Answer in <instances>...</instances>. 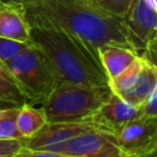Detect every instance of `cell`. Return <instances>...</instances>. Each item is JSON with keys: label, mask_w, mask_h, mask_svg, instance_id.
I'll return each instance as SVG.
<instances>
[{"label": "cell", "mask_w": 157, "mask_h": 157, "mask_svg": "<svg viewBox=\"0 0 157 157\" xmlns=\"http://www.w3.org/2000/svg\"><path fill=\"white\" fill-rule=\"evenodd\" d=\"M20 7L29 26L55 25L81 39L97 55L98 48L105 44L135 50L123 17L107 13L85 0H26Z\"/></svg>", "instance_id": "1"}, {"label": "cell", "mask_w": 157, "mask_h": 157, "mask_svg": "<svg viewBox=\"0 0 157 157\" xmlns=\"http://www.w3.org/2000/svg\"><path fill=\"white\" fill-rule=\"evenodd\" d=\"M31 43L40 50L58 82L86 86H109L99 58L81 39L50 25H31Z\"/></svg>", "instance_id": "2"}, {"label": "cell", "mask_w": 157, "mask_h": 157, "mask_svg": "<svg viewBox=\"0 0 157 157\" xmlns=\"http://www.w3.org/2000/svg\"><path fill=\"white\" fill-rule=\"evenodd\" d=\"M110 93L109 86L59 82L40 108L48 123L86 121Z\"/></svg>", "instance_id": "3"}, {"label": "cell", "mask_w": 157, "mask_h": 157, "mask_svg": "<svg viewBox=\"0 0 157 157\" xmlns=\"http://www.w3.org/2000/svg\"><path fill=\"white\" fill-rule=\"evenodd\" d=\"M2 66L12 76L29 104H42L59 83L44 55L32 43Z\"/></svg>", "instance_id": "4"}, {"label": "cell", "mask_w": 157, "mask_h": 157, "mask_svg": "<svg viewBox=\"0 0 157 157\" xmlns=\"http://www.w3.org/2000/svg\"><path fill=\"white\" fill-rule=\"evenodd\" d=\"M157 85V67L139 56L126 70L109 80L110 90L129 103L140 107Z\"/></svg>", "instance_id": "5"}, {"label": "cell", "mask_w": 157, "mask_h": 157, "mask_svg": "<svg viewBox=\"0 0 157 157\" xmlns=\"http://www.w3.org/2000/svg\"><path fill=\"white\" fill-rule=\"evenodd\" d=\"M64 153L72 157H128L114 134L96 129L69 140Z\"/></svg>", "instance_id": "6"}, {"label": "cell", "mask_w": 157, "mask_h": 157, "mask_svg": "<svg viewBox=\"0 0 157 157\" xmlns=\"http://www.w3.org/2000/svg\"><path fill=\"white\" fill-rule=\"evenodd\" d=\"M139 117H142L140 107L129 103L112 91L109 97L86 121L96 130L115 134L126 123Z\"/></svg>", "instance_id": "7"}, {"label": "cell", "mask_w": 157, "mask_h": 157, "mask_svg": "<svg viewBox=\"0 0 157 157\" xmlns=\"http://www.w3.org/2000/svg\"><path fill=\"white\" fill-rule=\"evenodd\" d=\"M93 129L87 121L77 123H47L36 135L25 139L23 147L64 153L65 146L72 137Z\"/></svg>", "instance_id": "8"}, {"label": "cell", "mask_w": 157, "mask_h": 157, "mask_svg": "<svg viewBox=\"0 0 157 157\" xmlns=\"http://www.w3.org/2000/svg\"><path fill=\"white\" fill-rule=\"evenodd\" d=\"M114 135L128 157H142L156 142L157 118L139 117L126 123Z\"/></svg>", "instance_id": "9"}, {"label": "cell", "mask_w": 157, "mask_h": 157, "mask_svg": "<svg viewBox=\"0 0 157 157\" xmlns=\"http://www.w3.org/2000/svg\"><path fill=\"white\" fill-rule=\"evenodd\" d=\"M123 21L135 50L141 55L144 49L157 38V12L145 0H134Z\"/></svg>", "instance_id": "10"}, {"label": "cell", "mask_w": 157, "mask_h": 157, "mask_svg": "<svg viewBox=\"0 0 157 157\" xmlns=\"http://www.w3.org/2000/svg\"><path fill=\"white\" fill-rule=\"evenodd\" d=\"M139 56V53L123 45L105 44L98 48V58L108 80L120 75Z\"/></svg>", "instance_id": "11"}, {"label": "cell", "mask_w": 157, "mask_h": 157, "mask_svg": "<svg viewBox=\"0 0 157 157\" xmlns=\"http://www.w3.org/2000/svg\"><path fill=\"white\" fill-rule=\"evenodd\" d=\"M31 26L20 6L0 4V37L29 43Z\"/></svg>", "instance_id": "12"}, {"label": "cell", "mask_w": 157, "mask_h": 157, "mask_svg": "<svg viewBox=\"0 0 157 157\" xmlns=\"http://www.w3.org/2000/svg\"><path fill=\"white\" fill-rule=\"evenodd\" d=\"M47 123L48 120L42 108H36L29 103H25L18 108L17 130L22 140L29 139L36 135Z\"/></svg>", "instance_id": "13"}, {"label": "cell", "mask_w": 157, "mask_h": 157, "mask_svg": "<svg viewBox=\"0 0 157 157\" xmlns=\"http://www.w3.org/2000/svg\"><path fill=\"white\" fill-rule=\"evenodd\" d=\"M27 103L25 94L17 86L12 76L0 64V104L10 107H21Z\"/></svg>", "instance_id": "14"}, {"label": "cell", "mask_w": 157, "mask_h": 157, "mask_svg": "<svg viewBox=\"0 0 157 157\" xmlns=\"http://www.w3.org/2000/svg\"><path fill=\"white\" fill-rule=\"evenodd\" d=\"M20 107L0 109V140H22L17 130V114Z\"/></svg>", "instance_id": "15"}, {"label": "cell", "mask_w": 157, "mask_h": 157, "mask_svg": "<svg viewBox=\"0 0 157 157\" xmlns=\"http://www.w3.org/2000/svg\"><path fill=\"white\" fill-rule=\"evenodd\" d=\"M85 1L107 13L118 17H124L134 0H85Z\"/></svg>", "instance_id": "16"}, {"label": "cell", "mask_w": 157, "mask_h": 157, "mask_svg": "<svg viewBox=\"0 0 157 157\" xmlns=\"http://www.w3.org/2000/svg\"><path fill=\"white\" fill-rule=\"evenodd\" d=\"M29 44L31 42L25 43V42H18V40L0 37V64L2 65L9 60H11Z\"/></svg>", "instance_id": "17"}, {"label": "cell", "mask_w": 157, "mask_h": 157, "mask_svg": "<svg viewBox=\"0 0 157 157\" xmlns=\"http://www.w3.org/2000/svg\"><path fill=\"white\" fill-rule=\"evenodd\" d=\"M141 115L147 118H157V85L153 91L147 96V98L140 105Z\"/></svg>", "instance_id": "18"}, {"label": "cell", "mask_w": 157, "mask_h": 157, "mask_svg": "<svg viewBox=\"0 0 157 157\" xmlns=\"http://www.w3.org/2000/svg\"><path fill=\"white\" fill-rule=\"evenodd\" d=\"M23 148L22 140H0V157H13Z\"/></svg>", "instance_id": "19"}, {"label": "cell", "mask_w": 157, "mask_h": 157, "mask_svg": "<svg viewBox=\"0 0 157 157\" xmlns=\"http://www.w3.org/2000/svg\"><path fill=\"white\" fill-rule=\"evenodd\" d=\"M13 157H72V156H69L66 153H59V152H52L44 150H29L23 147Z\"/></svg>", "instance_id": "20"}, {"label": "cell", "mask_w": 157, "mask_h": 157, "mask_svg": "<svg viewBox=\"0 0 157 157\" xmlns=\"http://www.w3.org/2000/svg\"><path fill=\"white\" fill-rule=\"evenodd\" d=\"M26 0H0V4L7 6H21Z\"/></svg>", "instance_id": "21"}, {"label": "cell", "mask_w": 157, "mask_h": 157, "mask_svg": "<svg viewBox=\"0 0 157 157\" xmlns=\"http://www.w3.org/2000/svg\"><path fill=\"white\" fill-rule=\"evenodd\" d=\"M142 157H157V142H156Z\"/></svg>", "instance_id": "22"}, {"label": "cell", "mask_w": 157, "mask_h": 157, "mask_svg": "<svg viewBox=\"0 0 157 157\" xmlns=\"http://www.w3.org/2000/svg\"><path fill=\"white\" fill-rule=\"evenodd\" d=\"M145 2L157 12V0H145Z\"/></svg>", "instance_id": "23"}, {"label": "cell", "mask_w": 157, "mask_h": 157, "mask_svg": "<svg viewBox=\"0 0 157 157\" xmlns=\"http://www.w3.org/2000/svg\"><path fill=\"white\" fill-rule=\"evenodd\" d=\"M156 142H157V137H156ZM156 142H155V144H156ZM155 144H153V145H155ZM153 145H152V146H153Z\"/></svg>", "instance_id": "24"}]
</instances>
